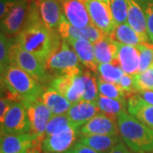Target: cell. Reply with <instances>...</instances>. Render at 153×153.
I'll return each instance as SVG.
<instances>
[{"label": "cell", "instance_id": "cell-1", "mask_svg": "<svg viewBox=\"0 0 153 153\" xmlns=\"http://www.w3.org/2000/svg\"><path fill=\"white\" fill-rule=\"evenodd\" d=\"M16 40L22 49L46 66L49 57L60 46L62 38L58 30H51L40 22L24 27Z\"/></svg>", "mask_w": 153, "mask_h": 153}, {"label": "cell", "instance_id": "cell-2", "mask_svg": "<svg viewBox=\"0 0 153 153\" xmlns=\"http://www.w3.org/2000/svg\"><path fill=\"white\" fill-rule=\"evenodd\" d=\"M1 90L4 92L1 97L21 102L24 105L40 98L44 91L42 84L12 64L1 73Z\"/></svg>", "mask_w": 153, "mask_h": 153}, {"label": "cell", "instance_id": "cell-3", "mask_svg": "<svg viewBox=\"0 0 153 153\" xmlns=\"http://www.w3.org/2000/svg\"><path fill=\"white\" fill-rule=\"evenodd\" d=\"M117 124L122 140L134 152H152V129L129 114L126 110L118 116Z\"/></svg>", "mask_w": 153, "mask_h": 153}, {"label": "cell", "instance_id": "cell-4", "mask_svg": "<svg viewBox=\"0 0 153 153\" xmlns=\"http://www.w3.org/2000/svg\"><path fill=\"white\" fill-rule=\"evenodd\" d=\"M79 59L68 42L62 39L61 44L51 55L46 63L47 70L57 75L75 76L82 74Z\"/></svg>", "mask_w": 153, "mask_h": 153}, {"label": "cell", "instance_id": "cell-5", "mask_svg": "<svg viewBox=\"0 0 153 153\" xmlns=\"http://www.w3.org/2000/svg\"><path fill=\"white\" fill-rule=\"evenodd\" d=\"M10 64L15 65L26 71L40 84L51 81L46 66L37 57L20 46L16 40H13L10 46Z\"/></svg>", "mask_w": 153, "mask_h": 153}, {"label": "cell", "instance_id": "cell-6", "mask_svg": "<svg viewBox=\"0 0 153 153\" xmlns=\"http://www.w3.org/2000/svg\"><path fill=\"white\" fill-rule=\"evenodd\" d=\"M79 128V125L71 123L46 137L43 141L44 152L66 153L74 146L80 132Z\"/></svg>", "mask_w": 153, "mask_h": 153}, {"label": "cell", "instance_id": "cell-7", "mask_svg": "<svg viewBox=\"0 0 153 153\" xmlns=\"http://www.w3.org/2000/svg\"><path fill=\"white\" fill-rule=\"evenodd\" d=\"M27 109L28 118L31 126V134H33L38 142H43L45 139L47 126L53 113L44 104L41 97L31 103L24 105Z\"/></svg>", "mask_w": 153, "mask_h": 153}, {"label": "cell", "instance_id": "cell-8", "mask_svg": "<svg viewBox=\"0 0 153 153\" xmlns=\"http://www.w3.org/2000/svg\"><path fill=\"white\" fill-rule=\"evenodd\" d=\"M1 125V134H20L31 132L27 111L21 102H14Z\"/></svg>", "mask_w": 153, "mask_h": 153}, {"label": "cell", "instance_id": "cell-9", "mask_svg": "<svg viewBox=\"0 0 153 153\" xmlns=\"http://www.w3.org/2000/svg\"><path fill=\"white\" fill-rule=\"evenodd\" d=\"M49 88L65 96L72 105L82 100L84 83L82 74L75 76L57 75L49 82Z\"/></svg>", "mask_w": 153, "mask_h": 153}, {"label": "cell", "instance_id": "cell-10", "mask_svg": "<svg viewBox=\"0 0 153 153\" xmlns=\"http://www.w3.org/2000/svg\"><path fill=\"white\" fill-rule=\"evenodd\" d=\"M91 23L104 33L105 36H111L116 25L112 18L110 4L101 0H87L85 3Z\"/></svg>", "mask_w": 153, "mask_h": 153}, {"label": "cell", "instance_id": "cell-11", "mask_svg": "<svg viewBox=\"0 0 153 153\" xmlns=\"http://www.w3.org/2000/svg\"><path fill=\"white\" fill-rule=\"evenodd\" d=\"M57 30L61 38L66 41L70 39H83L93 44L105 36L101 31L95 27L92 23L83 28H76L73 27L66 20L63 13Z\"/></svg>", "mask_w": 153, "mask_h": 153}, {"label": "cell", "instance_id": "cell-12", "mask_svg": "<svg viewBox=\"0 0 153 153\" xmlns=\"http://www.w3.org/2000/svg\"><path fill=\"white\" fill-rule=\"evenodd\" d=\"M27 7L28 4L25 0H17L9 14L1 20V33L9 38L21 33L27 19Z\"/></svg>", "mask_w": 153, "mask_h": 153}, {"label": "cell", "instance_id": "cell-13", "mask_svg": "<svg viewBox=\"0 0 153 153\" xmlns=\"http://www.w3.org/2000/svg\"><path fill=\"white\" fill-rule=\"evenodd\" d=\"M81 135L101 134L119 135L117 120L100 112L80 128Z\"/></svg>", "mask_w": 153, "mask_h": 153}, {"label": "cell", "instance_id": "cell-14", "mask_svg": "<svg viewBox=\"0 0 153 153\" xmlns=\"http://www.w3.org/2000/svg\"><path fill=\"white\" fill-rule=\"evenodd\" d=\"M38 142L31 133L20 134H1L0 153H22Z\"/></svg>", "mask_w": 153, "mask_h": 153}, {"label": "cell", "instance_id": "cell-15", "mask_svg": "<svg viewBox=\"0 0 153 153\" xmlns=\"http://www.w3.org/2000/svg\"><path fill=\"white\" fill-rule=\"evenodd\" d=\"M61 6L63 15L73 27L83 28L91 24L86 5L80 0H68Z\"/></svg>", "mask_w": 153, "mask_h": 153}, {"label": "cell", "instance_id": "cell-16", "mask_svg": "<svg viewBox=\"0 0 153 153\" xmlns=\"http://www.w3.org/2000/svg\"><path fill=\"white\" fill-rule=\"evenodd\" d=\"M128 112L153 130V105L145 101L138 94L127 100Z\"/></svg>", "mask_w": 153, "mask_h": 153}, {"label": "cell", "instance_id": "cell-17", "mask_svg": "<svg viewBox=\"0 0 153 153\" xmlns=\"http://www.w3.org/2000/svg\"><path fill=\"white\" fill-rule=\"evenodd\" d=\"M67 42L75 51L79 61L96 76L98 74L99 64L94 54V44L83 39H70Z\"/></svg>", "mask_w": 153, "mask_h": 153}, {"label": "cell", "instance_id": "cell-18", "mask_svg": "<svg viewBox=\"0 0 153 153\" xmlns=\"http://www.w3.org/2000/svg\"><path fill=\"white\" fill-rule=\"evenodd\" d=\"M117 61L126 74L134 76L140 72V57L136 46H130L119 43Z\"/></svg>", "mask_w": 153, "mask_h": 153}, {"label": "cell", "instance_id": "cell-19", "mask_svg": "<svg viewBox=\"0 0 153 153\" xmlns=\"http://www.w3.org/2000/svg\"><path fill=\"white\" fill-rule=\"evenodd\" d=\"M100 112V111L95 102L81 100L71 105L66 114L72 123L81 127Z\"/></svg>", "mask_w": 153, "mask_h": 153}, {"label": "cell", "instance_id": "cell-20", "mask_svg": "<svg viewBox=\"0 0 153 153\" xmlns=\"http://www.w3.org/2000/svg\"><path fill=\"white\" fill-rule=\"evenodd\" d=\"M119 43L110 36H104L94 44L96 60L100 63H111L117 60Z\"/></svg>", "mask_w": 153, "mask_h": 153}, {"label": "cell", "instance_id": "cell-21", "mask_svg": "<svg viewBox=\"0 0 153 153\" xmlns=\"http://www.w3.org/2000/svg\"><path fill=\"white\" fill-rule=\"evenodd\" d=\"M60 0H40L39 10L44 24L51 30H57L62 12Z\"/></svg>", "mask_w": 153, "mask_h": 153}, {"label": "cell", "instance_id": "cell-22", "mask_svg": "<svg viewBox=\"0 0 153 153\" xmlns=\"http://www.w3.org/2000/svg\"><path fill=\"white\" fill-rule=\"evenodd\" d=\"M128 14L127 23L134 29L138 34H140L146 41H149V37L146 29V19L144 10L140 4L135 0H128Z\"/></svg>", "mask_w": 153, "mask_h": 153}, {"label": "cell", "instance_id": "cell-23", "mask_svg": "<svg viewBox=\"0 0 153 153\" xmlns=\"http://www.w3.org/2000/svg\"><path fill=\"white\" fill-rule=\"evenodd\" d=\"M119 135H111V134L81 135L79 142L100 152H109L115 146H117L118 143L122 141L121 140L122 138Z\"/></svg>", "mask_w": 153, "mask_h": 153}, {"label": "cell", "instance_id": "cell-24", "mask_svg": "<svg viewBox=\"0 0 153 153\" xmlns=\"http://www.w3.org/2000/svg\"><path fill=\"white\" fill-rule=\"evenodd\" d=\"M41 99L53 114H66L72 105L65 96L49 87L44 91Z\"/></svg>", "mask_w": 153, "mask_h": 153}, {"label": "cell", "instance_id": "cell-25", "mask_svg": "<svg viewBox=\"0 0 153 153\" xmlns=\"http://www.w3.org/2000/svg\"><path fill=\"white\" fill-rule=\"evenodd\" d=\"M111 37L120 44L130 46H138L142 43H147V41L132 29L128 23L117 26Z\"/></svg>", "mask_w": 153, "mask_h": 153}, {"label": "cell", "instance_id": "cell-26", "mask_svg": "<svg viewBox=\"0 0 153 153\" xmlns=\"http://www.w3.org/2000/svg\"><path fill=\"white\" fill-rule=\"evenodd\" d=\"M95 103L101 113L109 116L116 120H117L118 116L123 111H125V107H127V103L125 102L105 97L101 94H99V97Z\"/></svg>", "mask_w": 153, "mask_h": 153}, {"label": "cell", "instance_id": "cell-27", "mask_svg": "<svg viewBox=\"0 0 153 153\" xmlns=\"http://www.w3.org/2000/svg\"><path fill=\"white\" fill-rule=\"evenodd\" d=\"M124 71L117 60L111 63H100L98 65V76L105 81L118 83Z\"/></svg>", "mask_w": 153, "mask_h": 153}, {"label": "cell", "instance_id": "cell-28", "mask_svg": "<svg viewBox=\"0 0 153 153\" xmlns=\"http://www.w3.org/2000/svg\"><path fill=\"white\" fill-rule=\"evenodd\" d=\"M97 85H98L99 94L101 95H104L105 97L118 100L120 101L125 102L127 94L121 88L118 83L110 82L105 81L98 75H96Z\"/></svg>", "mask_w": 153, "mask_h": 153}, {"label": "cell", "instance_id": "cell-29", "mask_svg": "<svg viewBox=\"0 0 153 153\" xmlns=\"http://www.w3.org/2000/svg\"><path fill=\"white\" fill-rule=\"evenodd\" d=\"M82 77L84 83V94L82 100L96 102L100 94L96 76L93 75L92 71L86 68L82 71Z\"/></svg>", "mask_w": 153, "mask_h": 153}, {"label": "cell", "instance_id": "cell-30", "mask_svg": "<svg viewBox=\"0 0 153 153\" xmlns=\"http://www.w3.org/2000/svg\"><path fill=\"white\" fill-rule=\"evenodd\" d=\"M110 8L116 27L127 23L128 14V0H111L110 3Z\"/></svg>", "mask_w": 153, "mask_h": 153}, {"label": "cell", "instance_id": "cell-31", "mask_svg": "<svg viewBox=\"0 0 153 153\" xmlns=\"http://www.w3.org/2000/svg\"><path fill=\"white\" fill-rule=\"evenodd\" d=\"M13 40L4 33L0 34V71L1 73L10 65V46Z\"/></svg>", "mask_w": 153, "mask_h": 153}, {"label": "cell", "instance_id": "cell-32", "mask_svg": "<svg viewBox=\"0 0 153 153\" xmlns=\"http://www.w3.org/2000/svg\"><path fill=\"white\" fill-rule=\"evenodd\" d=\"M140 52V72L149 70L153 65V44L142 43L136 46Z\"/></svg>", "mask_w": 153, "mask_h": 153}, {"label": "cell", "instance_id": "cell-33", "mask_svg": "<svg viewBox=\"0 0 153 153\" xmlns=\"http://www.w3.org/2000/svg\"><path fill=\"white\" fill-rule=\"evenodd\" d=\"M134 83L135 90L138 92L153 91V73L151 69L139 72L134 76Z\"/></svg>", "mask_w": 153, "mask_h": 153}, {"label": "cell", "instance_id": "cell-34", "mask_svg": "<svg viewBox=\"0 0 153 153\" xmlns=\"http://www.w3.org/2000/svg\"><path fill=\"white\" fill-rule=\"evenodd\" d=\"M71 123H72L69 119V117L66 116V114H53L47 126L45 138L53 134L54 133L65 128L66 126L70 125Z\"/></svg>", "mask_w": 153, "mask_h": 153}, {"label": "cell", "instance_id": "cell-35", "mask_svg": "<svg viewBox=\"0 0 153 153\" xmlns=\"http://www.w3.org/2000/svg\"><path fill=\"white\" fill-rule=\"evenodd\" d=\"M146 19V29L150 41L153 44V2H150L142 7Z\"/></svg>", "mask_w": 153, "mask_h": 153}, {"label": "cell", "instance_id": "cell-36", "mask_svg": "<svg viewBox=\"0 0 153 153\" xmlns=\"http://www.w3.org/2000/svg\"><path fill=\"white\" fill-rule=\"evenodd\" d=\"M118 85L127 94H134L137 93L135 88H134V76L124 73L123 76L121 77L120 81L118 82Z\"/></svg>", "mask_w": 153, "mask_h": 153}, {"label": "cell", "instance_id": "cell-37", "mask_svg": "<svg viewBox=\"0 0 153 153\" xmlns=\"http://www.w3.org/2000/svg\"><path fill=\"white\" fill-rule=\"evenodd\" d=\"M14 103L13 100L10 99L6 98V97H1L0 100V123H2L5 116L8 113V111L10 109L11 105Z\"/></svg>", "mask_w": 153, "mask_h": 153}, {"label": "cell", "instance_id": "cell-38", "mask_svg": "<svg viewBox=\"0 0 153 153\" xmlns=\"http://www.w3.org/2000/svg\"><path fill=\"white\" fill-rule=\"evenodd\" d=\"M66 153H108V152H100L92 148L88 147L87 146L83 145L81 142L76 143L72 147L67 151Z\"/></svg>", "mask_w": 153, "mask_h": 153}, {"label": "cell", "instance_id": "cell-39", "mask_svg": "<svg viewBox=\"0 0 153 153\" xmlns=\"http://www.w3.org/2000/svg\"><path fill=\"white\" fill-rule=\"evenodd\" d=\"M17 0H1L0 2V19L3 20L16 4Z\"/></svg>", "mask_w": 153, "mask_h": 153}, {"label": "cell", "instance_id": "cell-40", "mask_svg": "<svg viewBox=\"0 0 153 153\" xmlns=\"http://www.w3.org/2000/svg\"><path fill=\"white\" fill-rule=\"evenodd\" d=\"M108 153H134V152L128 147L127 145L121 141L117 146H115Z\"/></svg>", "mask_w": 153, "mask_h": 153}, {"label": "cell", "instance_id": "cell-41", "mask_svg": "<svg viewBox=\"0 0 153 153\" xmlns=\"http://www.w3.org/2000/svg\"><path fill=\"white\" fill-rule=\"evenodd\" d=\"M138 94L149 104L153 105V91H143L138 92Z\"/></svg>", "mask_w": 153, "mask_h": 153}, {"label": "cell", "instance_id": "cell-42", "mask_svg": "<svg viewBox=\"0 0 153 153\" xmlns=\"http://www.w3.org/2000/svg\"><path fill=\"white\" fill-rule=\"evenodd\" d=\"M42 152H43V142H37L30 149H28L26 153H42Z\"/></svg>", "mask_w": 153, "mask_h": 153}, {"label": "cell", "instance_id": "cell-43", "mask_svg": "<svg viewBox=\"0 0 153 153\" xmlns=\"http://www.w3.org/2000/svg\"><path fill=\"white\" fill-rule=\"evenodd\" d=\"M135 1L139 4H140L141 7H143L145 4H146L150 3V2H153V0H135Z\"/></svg>", "mask_w": 153, "mask_h": 153}, {"label": "cell", "instance_id": "cell-44", "mask_svg": "<svg viewBox=\"0 0 153 153\" xmlns=\"http://www.w3.org/2000/svg\"><path fill=\"white\" fill-rule=\"evenodd\" d=\"M27 4L33 3V2H37V3H40V0H25Z\"/></svg>", "mask_w": 153, "mask_h": 153}, {"label": "cell", "instance_id": "cell-45", "mask_svg": "<svg viewBox=\"0 0 153 153\" xmlns=\"http://www.w3.org/2000/svg\"><path fill=\"white\" fill-rule=\"evenodd\" d=\"M101 1H103V2H105V3H106V4H110V3H111V0H101Z\"/></svg>", "mask_w": 153, "mask_h": 153}, {"label": "cell", "instance_id": "cell-46", "mask_svg": "<svg viewBox=\"0 0 153 153\" xmlns=\"http://www.w3.org/2000/svg\"><path fill=\"white\" fill-rule=\"evenodd\" d=\"M66 1H68V0H60V2L62 4V3H64V2H66Z\"/></svg>", "mask_w": 153, "mask_h": 153}, {"label": "cell", "instance_id": "cell-47", "mask_svg": "<svg viewBox=\"0 0 153 153\" xmlns=\"http://www.w3.org/2000/svg\"><path fill=\"white\" fill-rule=\"evenodd\" d=\"M151 70H152V73H153V65L152 66H151V68H150Z\"/></svg>", "mask_w": 153, "mask_h": 153}, {"label": "cell", "instance_id": "cell-48", "mask_svg": "<svg viewBox=\"0 0 153 153\" xmlns=\"http://www.w3.org/2000/svg\"><path fill=\"white\" fill-rule=\"evenodd\" d=\"M26 152H22V153H26Z\"/></svg>", "mask_w": 153, "mask_h": 153}, {"label": "cell", "instance_id": "cell-49", "mask_svg": "<svg viewBox=\"0 0 153 153\" xmlns=\"http://www.w3.org/2000/svg\"><path fill=\"white\" fill-rule=\"evenodd\" d=\"M44 153H50V152H44Z\"/></svg>", "mask_w": 153, "mask_h": 153}]
</instances>
